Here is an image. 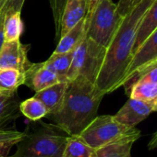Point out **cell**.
Instances as JSON below:
<instances>
[{"mask_svg": "<svg viewBox=\"0 0 157 157\" xmlns=\"http://www.w3.org/2000/svg\"><path fill=\"white\" fill-rule=\"evenodd\" d=\"M6 16V9L5 7H2L0 9V51L2 49V46L5 42V35H4V20Z\"/></svg>", "mask_w": 157, "mask_h": 157, "instance_id": "484cf974", "label": "cell"}, {"mask_svg": "<svg viewBox=\"0 0 157 157\" xmlns=\"http://www.w3.org/2000/svg\"><path fill=\"white\" fill-rule=\"evenodd\" d=\"M68 136L55 124H43L31 132H24L15 154L8 157H61Z\"/></svg>", "mask_w": 157, "mask_h": 157, "instance_id": "3957f363", "label": "cell"}, {"mask_svg": "<svg viewBox=\"0 0 157 157\" xmlns=\"http://www.w3.org/2000/svg\"><path fill=\"white\" fill-rule=\"evenodd\" d=\"M105 96L93 83L83 76H77L68 82L60 110L47 118L68 135H80L98 116L99 106Z\"/></svg>", "mask_w": 157, "mask_h": 157, "instance_id": "7a4b0ae2", "label": "cell"}, {"mask_svg": "<svg viewBox=\"0 0 157 157\" xmlns=\"http://www.w3.org/2000/svg\"><path fill=\"white\" fill-rule=\"evenodd\" d=\"M30 45H25L19 40L5 41L0 51V69H16L25 73L31 63L28 60Z\"/></svg>", "mask_w": 157, "mask_h": 157, "instance_id": "52a82bcc", "label": "cell"}, {"mask_svg": "<svg viewBox=\"0 0 157 157\" xmlns=\"http://www.w3.org/2000/svg\"><path fill=\"white\" fill-rule=\"evenodd\" d=\"M88 12L86 0H67L60 19L58 40L83 19Z\"/></svg>", "mask_w": 157, "mask_h": 157, "instance_id": "30bf717a", "label": "cell"}, {"mask_svg": "<svg viewBox=\"0 0 157 157\" xmlns=\"http://www.w3.org/2000/svg\"><path fill=\"white\" fill-rule=\"evenodd\" d=\"M98 1L99 0H88V12L87 13H89L95 6V5L97 4Z\"/></svg>", "mask_w": 157, "mask_h": 157, "instance_id": "83f0119b", "label": "cell"}, {"mask_svg": "<svg viewBox=\"0 0 157 157\" xmlns=\"http://www.w3.org/2000/svg\"><path fill=\"white\" fill-rule=\"evenodd\" d=\"M24 135V132H19L16 130L0 129V141L7 140H20Z\"/></svg>", "mask_w": 157, "mask_h": 157, "instance_id": "cb8c5ba5", "label": "cell"}, {"mask_svg": "<svg viewBox=\"0 0 157 157\" xmlns=\"http://www.w3.org/2000/svg\"><path fill=\"white\" fill-rule=\"evenodd\" d=\"M127 95L130 98L155 104L157 99V84L138 81L130 87Z\"/></svg>", "mask_w": 157, "mask_h": 157, "instance_id": "d6986e66", "label": "cell"}, {"mask_svg": "<svg viewBox=\"0 0 157 157\" xmlns=\"http://www.w3.org/2000/svg\"><path fill=\"white\" fill-rule=\"evenodd\" d=\"M19 112L32 121H38L48 115V111L43 103L35 97L27 98L19 103Z\"/></svg>", "mask_w": 157, "mask_h": 157, "instance_id": "44dd1931", "label": "cell"}, {"mask_svg": "<svg viewBox=\"0 0 157 157\" xmlns=\"http://www.w3.org/2000/svg\"><path fill=\"white\" fill-rule=\"evenodd\" d=\"M94 152L80 135H68L61 157H93Z\"/></svg>", "mask_w": 157, "mask_h": 157, "instance_id": "ac0fdd59", "label": "cell"}, {"mask_svg": "<svg viewBox=\"0 0 157 157\" xmlns=\"http://www.w3.org/2000/svg\"><path fill=\"white\" fill-rule=\"evenodd\" d=\"M157 59V29L133 54L125 80L138 68ZM125 82V81H124Z\"/></svg>", "mask_w": 157, "mask_h": 157, "instance_id": "8fae6325", "label": "cell"}, {"mask_svg": "<svg viewBox=\"0 0 157 157\" xmlns=\"http://www.w3.org/2000/svg\"><path fill=\"white\" fill-rule=\"evenodd\" d=\"M19 140H7V141H0V157H8V153L13 146Z\"/></svg>", "mask_w": 157, "mask_h": 157, "instance_id": "d4e9b609", "label": "cell"}, {"mask_svg": "<svg viewBox=\"0 0 157 157\" xmlns=\"http://www.w3.org/2000/svg\"><path fill=\"white\" fill-rule=\"evenodd\" d=\"M157 29V0H155L143 17L138 27L132 54H134L145 40ZM133 56V55H132Z\"/></svg>", "mask_w": 157, "mask_h": 157, "instance_id": "4fadbf2b", "label": "cell"}, {"mask_svg": "<svg viewBox=\"0 0 157 157\" xmlns=\"http://www.w3.org/2000/svg\"><path fill=\"white\" fill-rule=\"evenodd\" d=\"M142 0H119L118 5V11L122 16L125 17L131 9H133Z\"/></svg>", "mask_w": 157, "mask_h": 157, "instance_id": "603a6c76", "label": "cell"}, {"mask_svg": "<svg viewBox=\"0 0 157 157\" xmlns=\"http://www.w3.org/2000/svg\"><path fill=\"white\" fill-rule=\"evenodd\" d=\"M19 106V103L15 94L0 93V129H5L6 125L18 117Z\"/></svg>", "mask_w": 157, "mask_h": 157, "instance_id": "e0dca14e", "label": "cell"}, {"mask_svg": "<svg viewBox=\"0 0 157 157\" xmlns=\"http://www.w3.org/2000/svg\"><path fill=\"white\" fill-rule=\"evenodd\" d=\"M84 142L96 150L127 139L141 138V132L136 127H130L118 122L114 115L97 116L80 134Z\"/></svg>", "mask_w": 157, "mask_h": 157, "instance_id": "277c9868", "label": "cell"}, {"mask_svg": "<svg viewBox=\"0 0 157 157\" xmlns=\"http://www.w3.org/2000/svg\"><path fill=\"white\" fill-rule=\"evenodd\" d=\"M67 0H49L53 18L56 27V40H58L59 36V27H60V19L62 17L63 9L66 5Z\"/></svg>", "mask_w": 157, "mask_h": 157, "instance_id": "7402d4cb", "label": "cell"}, {"mask_svg": "<svg viewBox=\"0 0 157 157\" xmlns=\"http://www.w3.org/2000/svg\"><path fill=\"white\" fill-rule=\"evenodd\" d=\"M86 35V17L63 35L53 53H65L73 51Z\"/></svg>", "mask_w": 157, "mask_h": 157, "instance_id": "5bb4252c", "label": "cell"}, {"mask_svg": "<svg viewBox=\"0 0 157 157\" xmlns=\"http://www.w3.org/2000/svg\"><path fill=\"white\" fill-rule=\"evenodd\" d=\"M67 87L68 82H58L43 90L35 93L34 97L40 99L46 107L48 111L47 116L54 115L60 110L65 98Z\"/></svg>", "mask_w": 157, "mask_h": 157, "instance_id": "7c38bea8", "label": "cell"}, {"mask_svg": "<svg viewBox=\"0 0 157 157\" xmlns=\"http://www.w3.org/2000/svg\"><path fill=\"white\" fill-rule=\"evenodd\" d=\"M155 0H142L123 18L118 29L106 48L105 59L95 86L105 95L123 86L132 59L136 32L143 17Z\"/></svg>", "mask_w": 157, "mask_h": 157, "instance_id": "6da1fadb", "label": "cell"}, {"mask_svg": "<svg viewBox=\"0 0 157 157\" xmlns=\"http://www.w3.org/2000/svg\"><path fill=\"white\" fill-rule=\"evenodd\" d=\"M106 48L99 45L86 35L74 49L71 64L68 73V82L77 76H83L95 85V80L103 64Z\"/></svg>", "mask_w": 157, "mask_h": 157, "instance_id": "8992f818", "label": "cell"}, {"mask_svg": "<svg viewBox=\"0 0 157 157\" xmlns=\"http://www.w3.org/2000/svg\"><path fill=\"white\" fill-rule=\"evenodd\" d=\"M135 139H127L96 149L93 157H131V148Z\"/></svg>", "mask_w": 157, "mask_h": 157, "instance_id": "ffe728a7", "label": "cell"}, {"mask_svg": "<svg viewBox=\"0 0 157 157\" xmlns=\"http://www.w3.org/2000/svg\"><path fill=\"white\" fill-rule=\"evenodd\" d=\"M25 83V73L16 69H0V93L16 94L17 89Z\"/></svg>", "mask_w": 157, "mask_h": 157, "instance_id": "9a60e30c", "label": "cell"}, {"mask_svg": "<svg viewBox=\"0 0 157 157\" xmlns=\"http://www.w3.org/2000/svg\"><path fill=\"white\" fill-rule=\"evenodd\" d=\"M154 110H155V111H157V99L155 100V104H154Z\"/></svg>", "mask_w": 157, "mask_h": 157, "instance_id": "f1b7e54d", "label": "cell"}, {"mask_svg": "<svg viewBox=\"0 0 157 157\" xmlns=\"http://www.w3.org/2000/svg\"><path fill=\"white\" fill-rule=\"evenodd\" d=\"M74 50L65 53H53L44 63L57 75L59 82H68V73L71 64Z\"/></svg>", "mask_w": 157, "mask_h": 157, "instance_id": "2e32d148", "label": "cell"}, {"mask_svg": "<svg viewBox=\"0 0 157 157\" xmlns=\"http://www.w3.org/2000/svg\"><path fill=\"white\" fill-rule=\"evenodd\" d=\"M59 82L57 75L45 64L44 62L32 63L25 72V83L35 93L43 90Z\"/></svg>", "mask_w": 157, "mask_h": 157, "instance_id": "9c48e42d", "label": "cell"}, {"mask_svg": "<svg viewBox=\"0 0 157 157\" xmlns=\"http://www.w3.org/2000/svg\"><path fill=\"white\" fill-rule=\"evenodd\" d=\"M157 148V131L153 134L149 144H148V149L149 150H154Z\"/></svg>", "mask_w": 157, "mask_h": 157, "instance_id": "4316f807", "label": "cell"}, {"mask_svg": "<svg viewBox=\"0 0 157 157\" xmlns=\"http://www.w3.org/2000/svg\"><path fill=\"white\" fill-rule=\"evenodd\" d=\"M123 18L116 3L112 0H99L86 15V36L107 48Z\"/></svg>", "mask_w": 157, "mask_h": 157, "instance_id": "5b68a950", "label": "cell"}, {"mask_svg": "<svg viewBox=\"0 0 157 157\" xmlns=\"http://www.w3.org/2000/svg\"><path fill=\"white\" fill-rule=\"evenodd\" d=\"M152 112H155L154 103L130 98L114 117L118 122L124 125L135 127L137 124L144 121Z\"/></svg>", "mask_w": 157, "mask_h": 157, "instance_id": "ba28073f", "label": "cell"}, {"mask_svg": "<svg viewBox=\"0 0 157 157\" xmlns=\"http://www.w3.org/2000/svg\"><path fill=\"white\" fill-rule=\"evenodd\" d=\"M86 1H87V4H88V0H86Z\"/></svg>", "mask_w": 157, "mask_h": 157, "instance_id": "4dcf8cb0", "label": "cell"}, {"mask_svg": "<svg viewBox=\"0 0 157 157\" xmlns=\"http://www.w3.org/2000/svg\"><path fill=\"white\" fill-rule=\"evenodd\" d=\"M5 2H6V0H0V9H1V7L3 6V5H4Z\"/></svg>", "mask_w": 157, "mask_h": 157, "instance_id": "f546056e", "label": "cell"}]
</instances>
